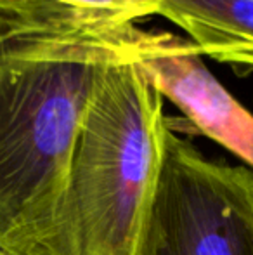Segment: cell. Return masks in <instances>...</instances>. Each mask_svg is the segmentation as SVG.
<instances>
[{"instance_id": "1", "label": "cell", "mask_w": 253, "mask_h": 255, "mask_svg": "<svg viewBox=\"0 0 253 255\" xmlns=\"http://www.w3.org/2000/svg\"><path fill=\"white\" fill-rule=\"evenodd\" d=\"M120 24L51 0L0 10V249L14 254L56 212Z\"/></svg>"}, {"instance_id": "2", "label": "cell", "mask_w": 253, "mask_h": 255, "mask_svg": "<svg viewBox=\"0 0 253 255\" xmlns=\"http://www.w3.org/2000/svg\"><path fill=\"white\" fill-rule=\"evenodd\" d=\"M169 122L163 96L132 61L111 63L87 108L49 224L9 255H134Z\"/></svg>"}, {"instance_id": "3", "label": "cell", "mask_w": 253, "mask_h": 255, "mask_svg": "<svg viewBox=\"0 0 253 255\" xmlns=\"http://www.w3.org/2000/svg\"><path fill=\"white\" fill-rule=\"evenodd\" d=\"M134 255H253V170L210 160L169 124Z\"/></svg>"}, {"instance_id": "4", "label": "cell", "mask_w": 253, "mask_h": 255, "mask_svg": "<svg viewBox=\"0 0 253 255\" xmlns=\"http://www.w3.org/2000/svg\"><path fill=\"white\" fill-rule=\"evenodd\" d=\"M120 59L137 64L163 99H170L203 135L240 156L253 170V113L217 80L191 40L169 31L122 24Z\"/></svg>"}, {"instance_id": "5", "label": "cell", "mask_w": 253, "mask_h": 255, "mask_svg": "<svg viewBox=\"0 0 253 255\" xmlns=\"http://www.w3.org/2000/svg\"><path fill=\"white\" fill-rule=\"evenodd\" d=\"M160 16L198 49L253 42V0H165Z\"/></svg>"}, {"instance_id": "6", "label": "cell", "mask_w": 253, "mask_h": 255, "mask_svg": "<svg viewBox=\"0 0 253 255\" xmlns=\"http://www.w3.org/2000/svg\"><path fill=\"white\" fill-rule=\"evenodd\" d=\"M64 7L106 16L116 23H139L144 17L160 16L165 0H51Z\"/></svg>"}, {"instance_id": "7", "label": "cell", "mask_w": 253, "mask_h": 255, "mask_svg": "<svg viewBox=\"0 0 253 255\" xmlns=\"http://www.w3.org/2000/svg\"><path fill=\"white\" fill-rule=\"evenodd\" d=\"M198 52L201 54V56L220 61V63L231 64L238 73H248V71H253V42L222 45V47L198 49Z\"/></svg>"}, {"instance_id": "8", "label": "cell", "mask_w": 253, "mask_h": 255, "mask_svg": "<svg viewBox=\"0 0 253 255\" xmlns=\"http://www.w3.org/2000/svg\"><path fill=\"white\" fill-rule=\"evenodd\" d=\"M12 2H16V0H0V10H3L7 5H10Z\"/></svg>"}, {"instance_id": "9", "label": "cell", "mask_w": 253, "mask_h": 255, "mask_svg": "<svg viewBox=\"0 0 253 255\" xmlns=\"http://www.w3.org/2000/svg\"><path fill=\"white\" fill-rule=\"evenodd\" d=\"M0 255H9V254H7L5 250H2V249H0Z\"/></svg>"}]
</instances>
